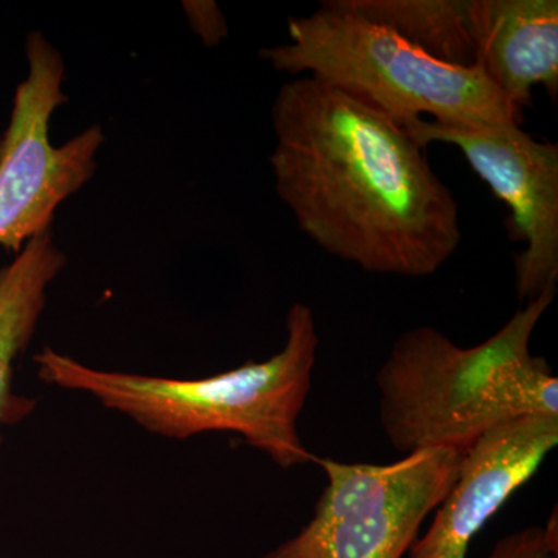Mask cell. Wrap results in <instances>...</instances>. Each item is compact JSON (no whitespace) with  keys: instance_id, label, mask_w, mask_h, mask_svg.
<instances>
[{"instance_id":"obj_7","label":"cell","mask_w":558,"mask_h":558,"mask_svg":"<svg viewBox=\"0 0 558 558\" xmlns=\"http://www.w3.org/2000/svg\"><path fill=\"white\" fill-rule=\"evenodd\" d=\"M558 444V416L538 414L490 429L462 454L457 476L409 558H468L469 546Z\"/></svg>"},{"instance_id":"obj_12","label":"cell","mask_w":558,"mask_h":558,"mask_svg":"<svg viewBox=\"0 0 558 558\" xmlns=\"http://www.w3.org/2000/svg\"><path fill=\"white\" fill-rule=\"evenodd\" d=\"M0 148H2V142H0Z\"/></svg>"},{"instance_id":"obj_6","label":"cell","mask_w":558,"mask_h":558,"mask_svg":"<svg viewBox=\"0 0 558 558\" xmlns=\"http://www.w3.org/2000/svg\"><path fill=\"white\" fill-rule=\"evenodd\" d=\"M418 145L457 146L472 170L510 209V233L523 241L515 258L517 293L532 301L558 279V145L520 124L464 128L429 120L402 124Z\"/></svg>"},{"instance_id":"obj_1","label":"cell","mask_w":558,"mask_h":558,"mask_svg":"<svg viewBox=\"0 0 558 558\" xmlns=\"http://www.w3.org/2000/svg\"><path fill=\"white\" fill-rule=\"evenodd\" d=\"M271 123L279 199L329 255L369 274L424 278L457 252L453 193L387 113L303 75L279 89Z\"/></svg>"},{"instance_id":"obj_4","label":"cell","mask_w":558,"mask_h":558,"mask_svg":"<svg viewBox=\"0 0 558 558\" xmlns=\"http://www.w3.org/2000/svg\"><path fill=\"white\" fill-rule=\"evenodd\" d=\"M289 43L260 51L278 72L314 76L355 95L400 124L432 117L464 128L521 124L478 65L435 60L385 25L325 0L307 16L290 17Z\"/></svg>"},{"instance_id":"obj_8","label":"cell","mask_w":558,"mask_h":558,"mask_svg":"<svg viewBox=\"0 0 558 558\" xmlns=\"http://www.w3.org/2000/svg\"><path fill=\"white\" fill-rule=\"evenodd\" d=\"M475 64L523 112L532 89L558 95L557 0H469Z\"/></svg>"},{"instance_id":"obj_9","label":"cell","mask_w":558,"mask_h":558,"mask_svg":"<svg viewBox=\"0 0 558 558\" xmlns=\"http://www.w3.org/2000/svg\"><path fill=\"white\" fill-rule=\"evenodd\" d=\"M64 264L65 256L47 231L0 269V427L16 424L35 407L33 400L14 395V363L31 344L46 307L47 288Z\"/></svg>"},{"instance_id":"obj_3","label":"cell","mask_w":558,"mask_h":558,"mask_svg":"<svg viewBox=\"0 0 558 558\" xmlns=\"http://www.w3.org/2000/svg\"><path fill=\"white\" fill-rule=\"evenodd\" d=\"M284 348L266 362H250L205 379H165L100 371L46 348L36 355L39 379L86 392L106 409L165 438L209 432L238 433L279 468L317 462L301 442L296 422L311 391L318 332L306 304L290 307Z\"/></svg>"},{"instance_id":"obj_10","label":"cell","mask_w":558,"mask_h":558,"mask_svg":"<svg viewBox=\"0 0 558 558\" xmlns=\"http://www.w3.org/2000/svg\"><path fill=\"white\" fill-rule=\"evenodd\" d=\"M343 9L385 25L446 64L475 65L469 0H339Z\"/></svg>"},{"instance_id":"obj_11","label":"cell","mask_w":558,"mask_h":558,"mask_svg":"<svg viewBox=\"0 0 558 558\" xmlns=\"http://www.w3.org/2000/svg\"><path fill=\"white\" fill-rule=\"evenodd\" d=\"M557 517L545 527H526L498 539L487 558H556Z\"/></svg>"},{"instance_id":"obj_5","label":"cell","mask_w":558,"mask_h":558,"mask_svg":"<svg viewBox=\"0 0 558 558\" xmlns=\"http://www.w3.org/2000/svg\"><path fill=\"white\" fill-rule=\"evenodd\" d=\"M464 451H414L388 465L317 458L328 486L295 537L263 558H403L446 497Z\"/></svg>"},{"instance_id":"obj_2","label":"cell","mask_w":558,"mask_h":558,"mask_svg":"<svg viewBox=\"0 0 558 558\" xmlns=\"http://www.w3.org/2000/svg\"><path fill=\"white\" fill-rule=\"evenodd\" d=\"M556 290H543L478 347L459 348L432 326L403 332L376 377L389 444L405 457L429 449L465 451L515 418L558 416L557 376L529 349Z\"/></svg>"}]
</instances>
